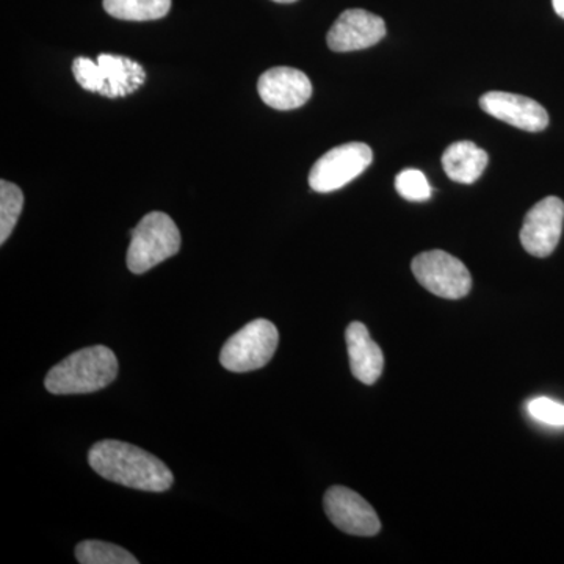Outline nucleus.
<instances>
[{
  "label": "nucleus",
  "mask_w": 564,
  "mask_h": 564,
  "mask_svg": "<svg viewBox=\"0 0 564 564\" xmlns=\"http://www.w3.org/2000/svg\"><path fill=\"white\" fill-rule=\"evenodd\" d=\"M415 280L441 299H464L473 289V276L459 259L445 251H426L413 261Z\"/></svg>",
  "instance_id": "obj_6"
},
{
  "label": "nucleus",
  "mask_w": 564,
  "mask_h": 564,
  "mask_svg": "<svg viewBox=\"0 0 564 564\" xmlns=\"http://www.w3.org/2000/svg\"><path fill=\"white\" fill-rule=\"evenodd\" d=\"M529 413L545 425L564 426V404L547 399V397L533 399L529 403Z\"/></svg>",
  "instance_id": "obj_19"
},
{
  "label": "nucleus",
  "mask_w": 564,
  "mask_h": 564,
  "mask_svg": "<svg viewBox=\"0 0 564 564\" xmlns=\"http://www.w3.org/2000/svg\"><path fill=\"white\" fill-rule=\"evenodd\" d=\"M480 107L497 120L527 132H541L549 126L547 110L525 96L507 91H489L481 96Z\"/></svg>",
  "instance_id": "obj_11"
},
{
  "label": "nucleus",
  "mask_w": 564,
  "mask_h": 564,
  "mask_svg": "<svg viewBox=\"0 0 564 564\" xmlns=\"http://www.w3.org/2000/svg\"><path fill=\"white\" fill-rule=\"evenodd\" d=\"M104 10L121 21H155L172 10V0H104Z\"/></svg>",
  "instance_id": "obj_15"
},
{
  "label": "nucleus",
  "mask_w": 564,
  "mask_h": 564,
  "mask_svg": "<svg viewBox=\"0 0 564 564\" xmlns=\"http://www.w3.org/2000/svg\"><path fill=\"white\" fill-rule=\"evenodd\" d=\"M386 36L383 18L366 10H347L329 29V50L334 52L362 51L380 43Z\"/></svg>",
  "instance_id": "obj_9"
},
{
  "label": "nucleus",
  "mask_w": 564,
  "mask_h": 564,
  "mask_svg": "<svg viewBox=\"0 0 564 564\" xmlns=\"http://www.w3.org/2000/svg\"><path fill=\"white\" fill-rule=\"evenodd\" d=\"M76 558L80 564H137L139 560L120 547L104 541H84L76 547Z\"/></svg>",
  "instance_id": "obj_16"
},
{
  "label": "nucleus",
  "mask_w": 564,
  "mask_h": 564,
  "mask_svg": "<svg viewBox=\"0 0 564 564\" xmlns=\"http://www.w3.org/2000/svg\"><path fill=\"white\" fill-rule=\"evenodd\" d=\"M99 65V79L104 98H126L139 90L147 82V73L140 63L122 55L101 54L96 58Z\"/></svg>",
  "instance_id": "obj_13"
},
{
  "label": "nucleus",
  "mask_w": 564,
  "mask_h": 564,
  "mask_svg": "<svg viewBox=\"0 0 564 564\" xmlns=\"http://www.w3.org/2000/svg\"><path fill=\"white\" fill-rule=\"evenodd\" d=\"M351 373L367 386L377 383L384 369V355L361 322H352L345 332Z\"/></svg>",
  "instance_id": "obj_12"
},
{
  "label": "nucleus",
  "mask_w": 564,
  "mask_h": 564,
  "mask_svg": "<svg viewBox=\"0 0 564 564\" xmlns=\"http://www.w3.org/2000/svg\"><path fill=\"white\" fill-rule=\"evenodd\" d=\"M259 96L276 110L300 109L313 96V84L303 70L278 66L265 70L258 82Z\"/></svg>",
  "instance_id": "obj_10"
},
{
  "label": "nucleus",
  "mask_w": 564,
  "mask_h": 564,
  "mask_svg": "<svg viewBox=\"0 0 564 564\" xmlns=\"http://www.w3.org/2000/svg\"><path fill=\"white\" fill-rule=\"evenodd\" d=\"M444 172L459 184H473L488 166V154L474 141H456L443 155Z\"/></svg>",
  "instance_id": "obj_14"
},
{
  "label": "nucleus",
  "mask_w": 564,
  "mask_h": 564,
  "mask_svg": "<svg viewBox=\"0 0 564 564\" xmlns=\"http://www.w3.org/2000/svg\"><path fill=\"white\" fill-rule=\"evenodd\" d=\"M24 195L18 185L0 182V243H6L20 220Z\"/></svg>",
  "instance_id": "obj_17"
},
{
  "label": "nucleus",
  "mask_w": 564,
  "mask_h": 564,
  "mask_svg": "<svg viewBox=\"0 0 564 564\" xmlns=\"http://www.w3.org/2000/svg\"><path fill=\"white\" fill-rule=\"evenodd\" d=\"M88 462L106 480L148 492H165L173 486L172 470L158 456L121 441H101L91 447Z\"/></svg>",
  "instance_id": "obj_1"
},
{
  "label": "nucleus",
  "mask_w": 564,
  "mask_h": 564,
  "mask_svg": "<svg viewBox=\"0 0 564 564\" xmlns=\"http://www.w3.org/2000/svg\"><path fill=\"white\" fill-rule=\"evenodd\" d=\"M564 203L556 196H547L534 204L527 214L521 229V243L534 258H547L562 239Z\"/></svg>",
  "instance_id": "obj_8"
},
{
  "label": "nucleus",
  "mask_w": 564,
  "mask_h": 564,
  "mask_svg": "<svg viewBox=\"0 0 564 564\" xmlns=\"http://www.w3.org/2000/svg\"><path fill=\"white\" fill-rule=\"evenodd\" d=\"M273 2H276V3H293V2H296V0H273Z\"/></svg>",
  "instance_id": "obj_22"
},
{
  "label": "nucleus",
  "mask_w": 564,
  "mask_h": 564,
  "mask_svg": "<svg viewBox=\"0 0 564 564\" xmlns=\"http://www.w3.org/2000/svg\"><path fill=\"white\" fill-rule=\"evenodd\" d=\"M181 243V232L172 217L163 212L144 215L132 231L128 250L129 270L135 274L150 272L159 263L177 254Z\"/></svg>",
  "instance_id": "obj_3"
},
{
  "label": "nucleus",
  "mask_w": 564,
  "mask_h": 564,
  "mask_svg": "<svg viewBox=\"0 0 564 564\" xmlns=\"http://www.w3.org/2000/svg\"><path fill=\"white\" fill-rule=\"evenodd\" d=\"M372 161L373 152L366 143L340 144L315 162L310 173L311 188L318 193L339 191L361 176Z\"/></svg>",
  "instance_id": "obj_5"
},
{
  "label": "nucleus",
  "mask_w": 564,
  "mask_h": 564,
  "mask_svg": "<svg viewBox=\"0 0 564 564\" xmlns=\"http://www.w3.org/2000/svg\"><path fill=\"white\" fill-rule=\"evenodd\" d=\"M395 188L408 202L422 203L432 198V185L429 184L425 174L419 170H403L395 177Z\"/></svg>",
  "instance_id": "obj_18"
},
{
  "label": "nucleus",
  "mask_w": 564,
  "mask_h": 564,
  "mask_svg": "<svg viewBox=\"0 0 564 564\" xmlns=\"http://www.w3.org/2000/svg\"><path fill=\"white\" fill-rule=\"evenodd\" d=\"M326 516L337 529L352 536H375L381 530L380 518L372 505L358 492L333 486L323 499Z\"/></svg>",
  "instance_id": "obj_7"
},
{
  "label": "nucleus",
  "mask_w": 564,
  "mask_h": 564,
  "mask_svg": "<svg viewBox=\"0 0 564 564\" xmlns=\"http://www.w3.org/2000/svg\"><path fill=\"white\" fill-rule=\"evenodd\" d=\"M552 3H554L556 14L564 20V0H552Z\"/></svg>",
  "instance_id": "obj_21"
},
{
  "label": "nucleus",
  "mask_w": 564,
  "mask_h": 564,
  "mask_svg": "<svg viewBox=\"0 0 564 564\" xmlns=\"http://www.w3.org/2000/svg\"><path fill=\"white\" fill-rule=\"evenodd\" d=\"M118 375V359L104 345L82 348L52 367L44 384L55 395H76L101 391L113 383Z\"/></svg>",
  "instance_id": "obj_2"
},
{
  "label": "nucleus",
  "mask_w": 564,
  "mask_h": 564,
  "mask_svg": "<svg viewBox=\"0 0 564 564\" xmlns=\"http://www.w3.org/2000/svg\"><path fill=\"white\" fill-rule=\"evenodd\" d=\"M73 74L77 84L87 91L99 93L101 90V79H99L98 62L91 58L79 57L73 62Z\"/></svg>",
  "instance_id": "obj_20"
},
{
  "label": "nucleus",
  "mask_w": 564,
  "mask_h": 564,
  "mask_svg": "<svg viewBox=\"0 0 564 564\" xmlns=\"http://www.w3.org/2000/svg\"><path fill=\"white\" fill-rule=\"evenodd\" d=\"M278 343L280 334L272 322L252 321L229 337L220 352L221 366L236 373L262 369L272 361Z\"/></svg>",
  "instance_id": "obj_4"
}]
</instances>
